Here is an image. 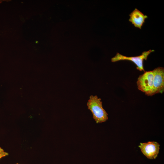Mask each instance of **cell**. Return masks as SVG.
<instances>
[{"mask_svg": "<svg viewBox=\"0 0 164 164\" xmlns=\"http://www.w3.org/2000/svg\"><path fill=\"white\" fill-rule=\"evenodd\" d=\"M8 155V152H5L2 148L0 147V159Z\"/></svg>", "mask_w": 164, "mask_h": 164, "instance_id": "obj_7", "label": "cell"}, {"mask_svg": "<svg viewBox=\"0 0 164 164\" xmlns=\"http://www.w3.org/2000/svg\"><path fill=\"white\" fill-rule=\"evenodd\" d=\"M152 70L154 74L153 94H162L164 91V68L158 67Z\"/></svg>", "mask_w": 164, "mask_h": 164, "instance_id": "obj_5", "label": "cell"}, {"mask_svg": "<svg viewBox=\"0 0 164 164\" xmlns=\"http://www.w3.org/2000/svg\"><path fill=\"white\" fill-rule=\"evenodd\" d=\"M160 145L155 141L140 143L138 147L141 151L148 159H155L159 153Z\"/></svg>", "mask_w": 164, "mask_h": 164, "instance_id": "obj_4", "label": "cell"}, {"mask_svg": "<svg viewBox=\"0 0 164 164\" xmlns=\"http://www.w3.org/2000/svg\"><path fill=\"white\" fill-rule=\"evenodd\" d=\"M101 99L97 95H91L87 103L88 109L91 112L97 123L105 122L108 119V114L103 108Z\"/></svg>", "mask_w": 164, "mask_h": 164, "instance_id": "obj_1", "label": "cell"}, {"mask_svg": "<svg viewBox=\"0 0 164 164\" xmlns=\"http://www.w3.org/2000/svg\"><path fill=\"white\" fill-rule=\"evenodd\" d=\"M130 18L129 21L133 24L135 27L141 29L145 20L148 16L145 15L137 8L135 9L129 15Z\"/></svg>", "mask_w": 164, "mask_h": 164, "instance_id": "obj_6", "label": "cell"}, {"mask_svg": "<svg viewBox=\"0 0 164 164\" xmlns=\"http://www.w3.org/2000/svg\"><path fill=\"white\" fill-rule=\"evenodd\" d=\"M153 70L146 71L139 75L137 79L136 83L138 89L148 96L153 95Z\"/></svg>", "mask_w": 164, "mask_h": 164, "instance_id": "obj_2", "label": "cell"}, {"mask_svg": "<svg viewBox=\"0 0 164 164\" xmlns=\"http://www.w3.org/2000/svg\"><path fill=\"white\" fill-rule=\"evenodd\" d=\"M16 164H19V163H16Z\"/></svg>", "mask_w": 164, "mask_h": 164, "instance_id": "obj_8", "label": "cell"}, {"mask_svg": "<svg viewBox=\"0 0 164 164\" xmlns=\"http://www.w3.org/2000/svg\"><path fill=\"white\" fill-rule=\"evenodd\" d=\"M154 51V50H149L142 52L140 55L135 56H127L117 53L116 55L111 59V61L112 62L123 60L131 61L136 65L137 70L140 71H143L144 72L145 71L143 66L144 61L147 60L149 55Z\"/></svg>", "mask_w": 164, "mask_h": 164, "instance_id": "obj_3", "label": "cell"}]
</instances>
